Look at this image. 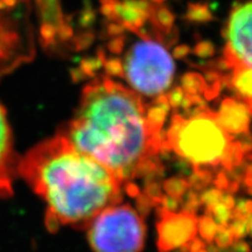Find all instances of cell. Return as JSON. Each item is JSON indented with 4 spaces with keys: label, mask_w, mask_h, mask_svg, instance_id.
<instances>
[{
    "label": "cell",
    "mask_w": 252,
    "mask_h": 252,
    "mask_svg": "<svg viewBox=\"0 0 252 252\" xmlns=\"http://www.w3.org/2000/svg\"><path fill=\"white\" fill-rule=\"evenodd\" d=\"M168 110L167 96L150 106L131 88L103 77L84 88L76 113L62 133L128 189L134 180L158 169Z\"/></svg>",
    "instance_id": "1"
},
{
    "label": "cell",
    "mask_w": 252,
    "mask_h": 252,
    "mask_svg": "<svg viewBox=\"0 0 252 252\" xmlns=\"http://www.w3.org/2000/svg\"><path fill=\"white\" fill-rule=\"evenodd\" d=\"M19 174L47 207L50 231L87 226L94 216L123 197V184L63 133L41 141L18 161Z\"/></svg>",
    "instance_id": "2"
},
{
    "label": "cell",
    "mask_w": 252,
    "mask_h": 252,
    "mask_svg": "<svg viewBox=\"0 0 252 252\" xmlns=\"http://www.w3.org/2000/svg\"><path fill=\"white\" fill-rule=\"evenodd\" d=\"M166 149L190 162L202 175L216 167L231 168L245 156L244 145L223 127L216 112L202 103L196 104L194 111L173 116L163 138Z\"/></svg>",
    "instance_id": "3"
},
{
    "label": "cell",
    "mask_w": 252,
    "mask_h": 252,
    "mask_svg": "<svg viewBox=\"0 0 252 252\" xmlns=\"http://www.w3.org/2000/svg\"><path fill=\"white\" fill-rule=\"evenodd\" d=\"M135 34L140 39L121 50L122 58L108 60L105 68L109 74L124 78L128 88L143 98L158 100L166 96L174 80V59L162 37H157L159 33L141 30Z\"/></svg>",
    "instance_id": "4"
},
{
    "label": "cell",
    "mask_w": 252,
    "mask_h": 252,
    "mask_svg": "<svg viewBox=\"0 0 252 252\" xmlns=\"http://www.w3.org/2000/svg\"><path fill=\"white\" fill-rule=\"evenodd\" d=\"M87 229L94 252H140L146 239L143 217L130 204L121 202L103 209Z\"/></svg>",
    "instance_id": "5"
},
{
    "label": "cell",
    "mask_w": 252,
    "mask_h": 252,
    "mask_svg": "<svg viewBox=\"0 0 252 252\" xmlns=\"http://www.w3.org/2000/svg\"><path fill=\"white\" fill-rule=\"evenodd\" d=\"M225 45L223 68H252V0L236 5L224 31Z\"/></svg>",
    "instance_id": "6"
},
{
    "label": "cell",
    "mask_w": 252,
    "mask_h": 252,
    "mask_svg": "<svg viewBox=\"0 0 252 252\" xmlns=\"http://www.w3.org/2000/svg\"><path fill=\"white\" fill-rule=\"evenodd\" d=\"M40 19V31L46 46H56L71 36L60 0H33Z\"/></svg>",
    "instance_id": "7"
},
{
    "label": "cell",
    "mask_w": 252,
    "mask_h": 252,
    "mask_svg": "<svg viewBox=\"0 0 252 252\" xmlns=\"http://www.w3.org/2000/svg\"><path fill=\"white\" fill-rule=\"evenodd\" d=\"M17 165L11 126L4 106L0 104V197H7L12 194Z\"/></svg>",
    "instance_id": "8"
},
{
    "label": "cell",
    "mask_w": 252,
    "mask_h": 252,
    "mask_svg": "<svg viewBox=\"0 0 252 252\" xmlns=\"http://www.w3.org/2000/svg\"><path fill=\"white\" fill-rule=\"evenodd\" d=\"M160 223L159 243L162 249H173L194 236L196 231V220L191 214H166Z\"/></svg>",
    "instance_id": "9"
},
{
    "label": "cell",
    "mask_w": 252,
    "mask_h": 252,
    "mask_svg": "<svg viewBox=\"0 0 252 252\" xmlns=\"http://www.w3.org/2000/svg\"><path fill=\"white\" fill-rule=\"evenodd\" d=\"M216 117L229 133L232 135L245 134L249 132L251 124V116L247 106L235 97L223 100L217 110Z\"/></svg>",
    "instance_id": "10"
},
{
    "label": "cell",
    "mask_w": 252,
    "mask_h": 252,
    "mask_svg": "<svg viewBox=\"0 0 252 252\" xmlns=\"http://www.w3.org/2000/svg\"><path fill=\"white\" fill-rule=\"evenodd\" d=\"M226 87L235 94V98L247 106L252 118V68L235 65L224 68Z\"/></svg>",
    "instance_id": "11"
}]
</instances>
